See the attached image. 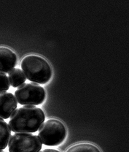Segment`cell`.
Here are the masks:
<instances>
[{
  "label": "cell",
  "instance_id": "obj_1",
  "mask_svg": "<svg viewBox=\"0 0 129 152\" xmlns=\"http://www.w3.org/2000/svg\"><path fill=\"white\" fill-rule=\"evenodd\" d=\"M45 119L43 110L35 106H24L16 110L10 116L9 126L14 133L36 132Z\"/></svg>",
  "mask_w": 129,
  "mask_h": 152
},
{
  "label": "cell",
  "instance_id": "obj_2",
  "mask_svg": "<svg viewBox=\"0 0 129 152\" xmlns=\"http://www.w3.org/2000/svg\"><path fill=\"white\" fill-rule=\"evenodd\" d=\"M21 67L26 78L35 83L45 84L52 78V68L43 57L36 55L27 56L22 60Z\"/></svg>",
  "mask_w": 129,
  "mask_h": 152
},
{
  "label": "cell",
  "instance_id": "obj_3",
  "mask_svg": "<svg viewBox=\"0 0 129 152\" xmlns=\"http://www.w3.org/2000/svg\"><path fill=\"white\" fill-rule=\"evenodd\" d=\"M38 136L43 144L47 146H57L65 140L67 130L60 121L49 119L42 125L39 130Z\"/></svg>",
  "mask_w": 129,
  "mask_h": 152
},
{
  "label": "cell",
  "instance_id": "obj_4",
  "mask_svg": "<svg viewBox=\"0 0 129 152\" xmlns=\"http://www.w3.org/2000/svg\"><path fill=\"white\" fill-rule=\"evenodd\" d=\"M15 96L20 104L33 106L43 104L46 92L43 87L38 84L28 83L19 86L15 91Z\"/></svg>",
  "mask_w": 129,
  "mask_h": 152
},
{
  "label": "cell",
  "instance_id": "obj_5",
  "mask_svg": "<svg viewBox=\"0 0 129 152\" xmlns=\"http://www.w3.org/2000/svg\"><path fill=\"white\" fill-rule=\"evenodd\" d=\"M42 142L38 136L28 133H16L9 142V152H40Z\"/></svg>",
  "mask_w": 129,
  "mask_h": 152
},
{
  "label": "cell",
  "instance_id": "obj_6",
  "mask_svg": "<svg viewBox=\"0 0 129 152\" xmlns=\"http://www.w3.org/2000/svg\"><path fill=\"white\" fill-rule=\"evenodd\" d=\"M17 103L14 95L10 92L0 94V118L9 119L17 108Z\"/></svg>",
  "mask_w": 129,
  "mask_h": 152
},
{
  "label": "cell",
  "instance_id": "obj_7",
  "mask_svg": "<svg viewBox=\"0 0 129 152\" xmlns=\"http://www.w3.org/2000/svg\"><path fill=\"white\" fill-rule=\"evenodd\" d=\"M17 56L8 48L0 47V72L9 73L14 68L17 63Z\"/></svg>",
  "mask_w": 129,
  "mask_h": 152
},
{
  "label": "cell",
  "instance_id": "obj_8",
  "mask_svg": "<svg viewBox=\"0 0 129 152\" xmlns=\"http://www.w3.org/2000/svg\"><path fill=\"white\" fill-rule=\"evenodd\" d=\"M11 135L9 125L3 119L0 118V151L7 147Z\"/></svg>",
  "mask_w": 129,
  "mask_h": 152
},
{
  "label": "cell",
  "instance_id": "obj_9",
  "mask_svg": "<svg viewBox=\"0 0 129 152\" xmlns=\"http://www.w3.org/2000/svg\"><path fill=\"white\" fill-rule=\"evenodd\" d=\"M10 85L16 88L22 85L26 81V78L24 72L19 68H14L9 73Z\"/></svg>",
  "mask_w": 129,
  "mask_h": 152
},
{
  "label": "cell",
  "instance_id": "obj_10",
  "mask_svg": "<svg viewBox=\"0 0 129 152\" xmlns=\"http://www.w3.org/2000/svg\"><path fill=\"white\" fill-rule=\"evenodd\" d=\"M66 152H101L99 148L90 143H79L69 148Z\"/></svg>",
  "mask_w": 129,
  "mask_h": 152
},
{
  "label": "cell",
  "instance_id": "obj_11",
  "mask_svg": "<svg viewBox=\"0 0 129 152\" xmlns=\"http://www.w3.org/2000/svg\"><path fill=\"white\" fill-rule=\"evenodd\" d=\"M10 88V82L5 73L0 72V94L6 92Z\"/></svg>",
  "mask_w": 129,
  "mask_h": 152
},
{
  "label": "cell",
  "instance_id": "obj_12",
  "mask_svg": "<svg viewBox=\"0 0 129 152\" xmlns=\"http://www.w3.org/2000/svg\"><path fill=\"white\" fill-rule=\"evenodd\" d=\"M40 152H60L57 150H55V149H44L42 151Z\"/></svg>",
  "mask_w": 129,
  "mask_h": 152
},
{
  "label": "cell",
  "instance_id": "obj_13",
  "mask_svg": "<svg viewBox=\"0 0 129 152\" xmlns=\"http://www.w3.org/2000/svg\"><path fill=\"white\" fill-rule=\"evenodd\" d=\"M0 152H4V151H0Z\"/></svg>",
  "mask_w": 129,
  "mask_h": 152
}]
</instances>
